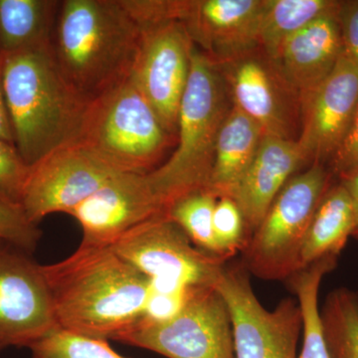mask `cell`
Listing matches in <instances>:
<instances>
[{"instance_id": "d4e9b609", "label": "cell", "mask_w": 358, "mask_h": 358, "mask_svg": "<svg viewBox=\"0 0 358 358\" xmlns=\"http://www.w3.org/2000/svg\"><path fill=\"white\" fill-rule=\"evenodd\" d=\"M216 202L217 199L213 195L201 190L179 199L171 207L167 215L185 231L197 248L222 257L219 253L213 229Z\"/></svg>"}, {"instance_id": "ac0fdd59", "label": "cell", "mask_w": 358, "mask_h": 358, "mask_svg": "<svg viewBox=\"0 0 358 358\" xmlns=\"http://www.w3.org/2000/svg\"><path fill=\"white\" fill-rule=\"evenodd\" d=\"M308 164L298 141L264 134L255 159L233 194L251 237L277 195Z\"/></svg>"}, {"instance_id": "ba28073f", "label": "cell", "mask_w": 358, "mask_h": 358, "mask_svg": "<svg viewBox=\"0 0 358 358\" xmlns=\"http://www.w3.org/2000/svg\"><path fill=\"white\" fill-rule=\"evenodd\" d=\"M214 289L229 310L235 358H296L303 315L296 299L264 308L254 293L243 263L224 264Z\"/></svg>"}, {"instance_id": "6da1fadb", "label": "cell", "mask_w": 358, "mask_h": 358, "mask_svg": "<svg viewBox=\"0 0 358 358\" xmlns=\"http://www.w3.org/2000/svg\"><path fill=\"white\" fill-rule=\"evenodd\" d=\"M42 271L58 329L115 341L143 317L150 279L109 246L80 244Z\"/></svg>"}, {"instance_id": "ffe728a7", "label": "cell", "mask_w": 358, "mask_h": 358, "mask_svg": "<svg viewBox=\"0 0 358 358\" xmlns=\"http://www.w3.org/2000/svg\"><path fill=\"white\" fill-rule=\"evenodd\" d=\"M350 195L336 179L320 202L301 252V270L327 258H338L355 230Z\"/></svg>"}, {"instance_id": "3957f363", "label": "cell", "mask_w": 358, "mask_h": 358, "mask_svg": "<svg viewBox=\"0 0 358 358\" xmlns=\"http://www.w3.org/2000/svg\"><path fill=\"white\" fill-rule=\"evenodd\" d=\"M0 62L14 145L26 164L77 143L90 103L61 74L49 44L0 55Z\"/></svg>"}, {"instance_id": "484cf974", "label": "cell", "mask_w": 358, "mask_h": 358, "mask_svg": "<svg viewBox=\"0 0 358 358\" xmlns=\"http://www.w3.org/2000/svg\"><path fill=\"white\" fill-rule=\"evenodd\" d=\"M31 358H127L108 341L56 329L30 346Z\"/></svg>"}, {"instance_id": "5b68a950", "label": "cell", "mask_w": 358, "mask_h": 358, "mask_svg": "<svg viewBox=\"0 0 358 358\" xmlns=\"http://www.w3.org/2000/svg\"><path fill=\"white\" fill-rule=\"evenodd\" d=\"M173 138L131 76L89 103L77 143L120 173L147 174Z\"/></svg>"}, {"instance_id": "836d02e7", "label": "cell", "mask_w": 358, "mask_h": 358, "mask_svg": "<svg viewBox=\"0 0 358 358\" xmlns=\"http://www.w3.org/2000/svg\"><path fill=\"white\" fill-rule=\"evenodd\" d=\"M345 186L346 192L352 200L353 211H355V225L352 237L358 241V173L348 176V178L338 179Z\"/></svg>"}, {"instance_id": "9a60e30c", "label": "cell", "mask_w": 358, "mask_h": 358, "mask_svg": "<svg viewBox=\"0 0 358 358\" xmlns=\"http://www.w3.org/2000/svg\"><path fill=\"white\" fill-rule=\"evenodd\" d=\"M70 215L81 226L82 245L105 247L138 224L167 212L148 173H119Z\"/></svg>"}, {"instance_id": "4fadbf2b", "label": "cell", "mask_w": 358, "mask_h": 358, "mask_svg": "<svg viewBox=\"0 0 358 358\" xmlns=\"http://www.w3.org/2000/svg\"><path fill=\"white\" fill-rule=\"evenodd\" d=\"M219 67L232 106L255 121L264 134L298 141L300 98L262 50L257 49Z\"/></svg>"}, {"instance_id": "1f68e13d", "label": "cell", "mask_w": 358, "mask_h": 358, "mask_svg": "<svg viewBox=\"0 0 358 358\" xmlns=\"http://www.w3.org/2000/svg\"><path fill=\"white\" fill-rule=\"evenodd\" d=\"M336 179L358 173V106L343 145L329 166Z\"/></svg>"}, {"instance_id": "44dd1931", "label": "cell", "mask_w": 358, "mask_h": 358, "mask_svg": "<svg viewBox=\"0 0 358 358\" xmlns=\"http://www.w3.org/2000/svg\"><path fill=\"white\" fill-rule=\"evenodd\" d=\"M58 2L0 0V55L48 45Z\"/></svg>"}, {"instance_id": "d6a6232c", "label": "cell", "mask_w": 358, "mask_h": 358, "mask_svg": "<svg viewBox=\"0 0 358 358\" xmlns=\"http://www.w3.org/2000/svg\"><path fill=\"white\" fill-rule=\"evenodd\" d=\"M0 140L8 141L14 145L13 129H11L10 120L7 110L3 82H2L1 62H0Z\"/></svg>"}, {"instance_id": "f546056e", "label": "cell", "mask_w": 358, "mask_h": 358, "mask_svg": "<svg viewBox=\"0 0 358 358\" xmlns=\"http://www.w3.org/2000/svg\"><path fill=\"white\" fill-rule=\"evenodd\" d=\"M187 289L166 291L150 287V296L143 317L154 322H164L173 319L185 305Z\"/></svg>"}, {"instance_id": "9c48e42d", "label": "cell", "mask_w": 358, "mask_h": 358, "mask_svg": "<svg viewBox=\"0 0 358 358\" xmlns=\"http://www.w3.org/2000/svg\"><path fill=\"white\" fill-rule=\"evenodd\" d=\"M109 247L152 281L180 288L213 287L229 261L197 248L169 215L138 224Z\"/></svg>"}, {"instance_id": "e0dca14e", "label": "cell", "mask_w": 358, "mask_h": 358, "mask_svg": "<svg viewBox=\"0 0 358 358\" xmlns=\"http://www.w3.org/2000/svg\"><path fill=\"white\" fill-rule=\"evenodd\" d=\"M338 8L294 34L272 60L301 105L326 81L343 55Z\"/></svg>"}, {"instance_id": "8992f818", "label": "cell", "mask_w": 358, "mask_h": 358, "mask_svg": "<svg viewBox=\"0 0 358 358\" xmlns=\"http://www.w3.org/2000/svg\"><path fill=\"white\" fill-rule=\"evenodd\" d=\"M334 180L329 167L317 164L289 179L242 250V263L250 275L287 281L301 270L308 226Z\"/></svg>"}, {"instance_id": "5bb4252c", "label": "cell", "mask_w": 358, "mask_h": 358, "mask_svg": "<svg viewBox=\"0 0 358 358\" xmlns=\"http://www.w3.org/2000/svg\"><path fill=\"white\" fill-rule=\"evenodd\" d=\"M358 106V68L341 55L329 78L301 107L298 143L310 166L329 167L345 141Z\"/></svg>"}, {"instance_id": "277c9868", "label": "cell", "mask_w": 358, "mask_h": 358, "mask_svg": "<svg viewBox=\"0 0 358 358\" xmlns=\"http://www.w3.org/2000/svg\"><path fill=\"white\" fill-rule=\"evenodd\" d=\"M232 107L217 63L194 45L189 79L179 107L173 154L148 179L167 213L186 195L206 189L219 131Z\"/></svg>"}, {"instance_id": "4316f807", "label": "cell", "mask_w": 358, "mask_h": 358, "mask_svg": "<svg viewBox=\"0 0 358 358\" xmlns=\"http://www.w3.org/2000/svg\"><path fill=\"white\" fill-rule=\"evenodd\" d=\"M213 229L219 253L223 258H232L242 252L248 237L243 215L236 202L230 197L217 199L213 213Z\"/></svg>"}, {"instance_id": "2e32d148", "label": "cell", "mask_w": 358, "mask_h": 358, "mask_svg": "<svg viewBox=\"0 0 358 358\" xmlns=\"http://www.w3.org/2000/svg\"><path fill=\"white\" fill-rule=\"evenodd\" d=\"M265 0L179 1L178 20L193 44L218 65L259 49Z\"/></svg>"}, {"instance_id": "52a82bcc", "label": "cell", "mask_w": 358, "mask_h": 358, "mask_svg": "<svg viewBox=\"0 0 358 358\" xmlns=\"http://www.w3.org/2000/svg\"><path fill=\"white\" fill-rule=\"evenodd\" d=\"M115 341L167 358H235L229 310L213 287H188L176 317L164 322L141 317Z\"/></svg>"}, {"instance_id": "30bf717a", "label": "cell", "mask_w": 358, "mask_h": 358, "mask_svg": "<svg viewBox=\"0 0 358 358\" xmlns=\"http://www.w3.org/2000/svg\"><path fill=\"white\" fill-rule=\"evenodd\" d=\"M120 171L80 143L53 150L30 169L21 207L32 223L74 210Z\"/></svg>"}, {"instance_id": "7c38bea8", "label": "cell", "mask_w": 358, "mask_h": 358, "mask_svg": "<svg viewBox=\"0 0 358 358\" xmlns=\"http://www.w3.org/2000/svg\"><path fill=\"white\" fill-rule=\"evenodd\" d=\"M58 329L42 265L0 243V350L28 348Z\"/></svg>"}, {"instance_id": "8fae6325", "label": "cell", "mask_w": 358, "mask_h": 358, "mask_svg": "<svg viewBox=\"0 0 358 358\" xmlns=\"http://www.w3.org/2000/svg\"><path fill=\"white\" fill-rule=\"evenodd\" d=\"M140 50L131 78L176 138L179 107L189 79L194 44L176 20L141 25Z\"/></svg>"}, {"instance_id": "4dcf8cb0", "label": "cell", "mask_w": 358, "mask_h": 358, "mask_svg": "<svg viewBox=\"0 0 358 358\" xmlns=\"http://www.w3.org/2000/svg\"><path fill=\"white\" fill-rule=\"evenodd\" d=\"M338 20L343 54L358 68V0L339 1Z\"/></svg>"}, {"instance_id": "83f0119b", "label": "cell", "mask_w": 358, "mask_h": 358, "mask_svg": "<svg viewBox=\"0 0 358 358\" xmlns=\"http://www.w3.org/2000/svg\"><path fill=\"white\" fill-rule=\"evenodd\" d=\"M41 238L37 224L27 218L22 207L0 200V243L31 253Z\"/></svg>"}, {"instance_id": "d6986e66", "label": "cell", "mask_w": 358, "mask_h": 358, "mask_svg": "<svg viewBox=\"0 0 358 358\" xmlns=\"http://www.w3.org/2000/svg\"><path fill=\"white\" fill-rule=\"evenodd\" d=\"M264 136L263 129L234 106L219 131L210 178L205 192L215 199H232Z\"/></svg>"}, {"instance_id": "f1b7e54d", "label": "cell", "mask_w": 358, "mask_h": 358, "mask_svg": "<svg viewBox=\"0 0 358 358\" xmlns=\"http://www.w3.org/2000/svg\"><path fill=\"white\" fill-rule=\"evenodd\" d=\"M30 169L13 143L0 140V200L21 206Z\"/></svg>"}, {"instance_id": "cb8c5ba5", "label": "cell", "mask_w": 358, "mask_h": 358, "mask_svg": "<svg viewBox=\"0 0 358 358\" xmlns=\"http://www.w3.org/2000/svg\"><path fill=\"white\" fill-rule=\"evenodd\" d=\"M322 334L331 358H358V294L334 289L320 308Z\"/></svg>"}, {"instance_id": "7402d4cb", "label": "cell", "mask_w": 358, "mask_h": 358, "mask_svg": "<svg viewBox=\"0 0 358 358\" xmlns=\"http://www.w3.org/2000/svg\"><path fill=\"white\" fill-rule=\"evenodd\" d=\"M338 0H265L259 49L274 60L282 44L294 34L338 6Z\"/></svg>"}, {"instance_id": "7a4b0ae2", "label": "cell", "mask_w": 358, "mask_h": 358, "mask_svg": "<svg viewBox=\"0 0 358 358\" xmlns=\"http://www.w3.org/2000/svg\"><path fill=\"white\" fill-rule=\"evenodd\" d=\"M141 40L124 0H64L49 47L66 81L91 103L131 76Z\"/></svg>"}, {"instance_id": "603a6c76", "label": "cell", "mask_w": 358, "mask_h": 358, "mask_svg": "<svg viewBox=\"0 0 358 358\" xmlns=\"http://www.w3.org/2000/svg\"><path fill=\"white\" fill-rule=\"evenodd\" d=\"M338 258L322 259L287 280L303 315V346L296 358H331L320 322L319 294L324 275L334 270Z\"/></svg>"}]
</instances>
